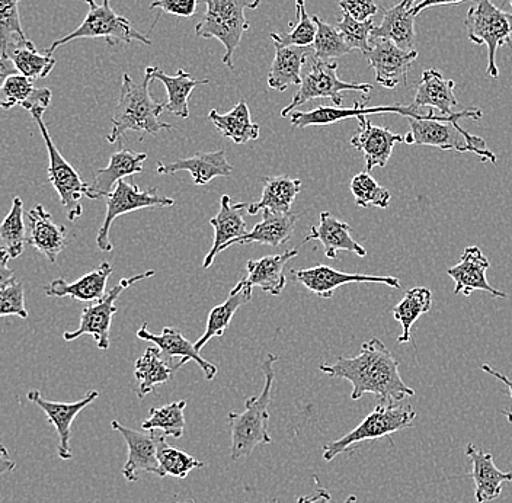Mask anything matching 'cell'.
Returning <instances> with one entry per match:
<instances>
[{"label":"cell","mask_w":512,"mask_h":503,"mask_svg":"<svg viewBox=\"0 0 512 503\" xmlns=\"http://www.w3.org/2000/svg\"><path fill=\"white\" fill-rule=\"evenodd\" d=\"M319 370L332 378H344L352 384V400L374 394L377 405H392L415 396L399 373V361L380 339L364 342L354 358L339 357L335 364H322Z\"/></svg>","instance_id":"6da1fadb"},{"label":"cell","mask_w":512,"mask_h":503,"mask_svg":"<svg viewBox=\"0 0 512 503\" xmlns=\"http://www.w3.org/2000/svg\"><path fill=\"white\" fill-rule=\"evenodd\" d=\"M482 117L479 108H469L454 112L450 117L434 114L428 118H408L411 130L403 136V143L438 147L441 150H454L459 153H475L482 162L496 163V156L489 150L485 140L473 136L460 124L463 118L480 120Z\"/></svg>","instance_id":"7a4b0ae2"},{"label":"cell","mask_w":512,"mask_h":503,"mask_svg":"<svg viewBox=\"0 0 512 503\" xmlns=\"http://www.w3.org/2000/svg\"><path fill=\"white\" fill-rule=\"evenodd\" d=\"M278 361L277 355L268 354L262 364L265 384L261 394L248 397L245 400V410L240 413L230 412L227 415L230 432H232L233 461L246 458L254 453L259 445L271 444L272 438L268 424H270V409L272 400V384L275 380L274 364Z\"/></svg>","instance_id":"3957f363"},{"label":"cell","mask_w":512,"mask_h":503,"mask_svg":"<svg viewBox=\"0 0 512 503\" xmlns=\"http://www.w3.org/2000/svg\"><path fill=\"white\" fill-rule=\"evenodd\" d=\"M152 80L149 75H146L142 82L136 83L128 73H124L120 99L112 117V130L108 136V143L120 142L128 131L158 136L160 131L174 130L171 124L160 121V114L165 111V104H159L150 95L149 85Z\"/></svg>","instance_id":"277c9868"},{"label":"cell","mask_w":512,"mask_h":503,"mask_svg":"<svg viewBox=\"0 0 512 503\" xmlns=\"http://www.w3.org/2000/svg\"><path fill=\"white\" fill-rule=\"evenodd\" d=\"M206 12L195 27L200 38H216L226 48L224 66L233 70V54L242 41L243 34L251 28L246 19V9H256L261 0H204Z\"/></svg>","instance_id":"5b68a950"},{"label":"cell","mask_w":512,"mask_h":503,"mask_svg":"<svg viewBox=\"0 0 512 503\" xmlns=\"http://www.w3.org/2000/svg\"><path fill=\"white\" fill-rule=\"evenodd\" d=\"M464 28L473 44L488 48L486 75L498 78L496 54L501 47H512V12L502 11L491 0H473L464 19Z\"/></svg>","instance_id":"8992f818"},{"label":"cell","mask_w":512,"mask_h":503,"mask_svg":"<svg viewBox=\"0 0 512 503\" xmlns=\"http://www.w3.org/2000/svg\"><path fill=\"white\" fill-rule=\"evenodd\" d=\"M416 419L415 409L409 403L377 405L376 409L363 419L357 428L352 429L339 440L328 442L323 447V460H334L339 454L347 453L351 447L364 441L380 440L390 437L402 429L411 428Z\"/></svg>","instance_id":"52a82bcc"},{"label":"cell","mask_w":512,"mask_h":503,"mask_svg":"<svg viewBox=\"0 0 512 503\" xmlns=\"http://www.w3.org/2000/svg\"><path fill=\"white\" fill-rule=\"evenodd\" d=\"M89 6L88 15L83 19L80 27L67 34L66 37L59 38L47 48V56H51L57 48L80 38H104L108 46H117V44L136 43L152 46V41L147 35L140 34L134 30L131 22L124 16L118 15L111 8L110 0H104L101 5L95 0H82Z\"/></svg>","instance_id":"ba28073f"},{"label":"cell","mask_w":512,"mask_h":503,"mask_svg":"<svg viewBox=\"0 0 512 503\" xmlns=\"http://www.w3.org/2000/svg\"><path fill=\"white\" fill-rule=\"evenodd\" d=\"M371 89L373 86L368 83H350L339 79L338 63L335 60L323 62V60L316 59L315 56L309 57L306 67L303 69L302 83L290 104L281 111V117L286 118L306 102L319 98L331 99L334 101L335 107H342V101H344L342 92L355 91L367 95Z\"/></svg>","instance_id":"9c48e42d"},{"label":"cell","mask_w":512,"mask_h":503,"mask_svg":"<svg viewBox=\"0 0 512 503\" xmlns=\"http://www.w3.org/2000/svg\"><path fill=\"white\" fill-rule=\"evenodd\" d=\"M43 115L40 112H34L31 117L34 118L41 134H43L44 143H46L48 159V181L51 182L57 194H59L60 203H62L64 210H66L67 219L76 221L82 216V197L88 191V184L83 181L79 172L63 158L62 153L57 149L53 139L48 133L46 124H44Z\"/></svg>","instance_id":"30bf717a"},{"label":"cell","mask_w":512,"mask_h":503,"mask_svg":"<svg viewBox=\"0 0 512 503\" xmlns=\"http://www.w3.org/2000/svg\"><path fill=\"white\" fill-rule=\"evenodd\" d=\"M174 204L175 201L172 198L159 194L158 188L143 191L126 179H121L114 191L107 197V214H105L104 223L96 236V246L102 252H111L114 249L110 232L112 223L117 217L143 210V208L172 207Z\"/></svg>","instance_id":"8fae6325"},{"label":"cell","mask_w":512,"mask_h":503,"mask_svg":"<svg viewBox=\"0 0 512 503\" xmlns=\"http://www.w3.org/2000/svg\"><path fill=\"white\" fill-rule=\"evenodd\" d=\"M153 275H155V271H147L143 272V274L134 275L131 278H123L120 283L112 287L110 291H107V294L101 300L95 301L94 304L83 309L82 315H80L79 328L73 332H64V341L72 342L80 338V336L91 335L95 339L96 346L102 349V351H107L110 348L112 316L117 313L115 301L131 285L153 277Z\"/></svg>","instance_id":"7c38bea8"},{"label":"cell","mask_w":512,"mask_h":503,"mask_svg":"<svg viewBox=\"0 0 512 503\" xmlns=\"http://www.w3.org/2000/svg\"><path fill=\"white\" fill-rule=\"evenodd\" d=\"M366 99L363 102H355L354 107H329V105H319L315 110L294 111L290 114L291 126L297 128H306L312 126H331L342 120L350 118L367 117L373 114H398L405 118H427L434 114L431 108H418L411 105H393V107H367Z\"/></svg>","instance_id":"4fadbf2b"},{"label":"cell","mask_w":512,"mask_h":503,"mask_svg":"<svg viewBox=\"0 0 512 503\" xmlns=\"http://www.w3.org/2000/svg\"><path fill=\"white\" fill-rule=\"evenodd\" d=\"M291 278L296 283L303 284L310 293L316 294L320 299H332L335 291L342 285L354 283L384 284L387 287L400 288L398 278L390 275H366V274H348V272L338 271L326 265H318L315 268L293 269L290 272Z\"/></svg>","instance_id":"5bb4252c"},{"label":"cell","mask_w":512,"mask_h":503,"mask_svg":"<svg viewBox=\"0 0 512 503\" xmlns=\"http://www.w3.org/2000/svg\"><path fill=\"white\" fill-rule=\"evenodd\" d=\"M137 338L158 346L160 355L171 365L174 373L184 367L187 362L195 361L203 370L206 380L211 381L217 376V371H219L217 365L211 364L206 358L201 357L194 344L188 341L178 329L163 328L162 333H152L149 331V325L143 323L142 328L137 331Z\"/></svg>","instance_id":"9a60e30c"},{"label":"cell","mask_w":512,"mask_h":503,"mask_svg":"<svg viewBox=\"0 0 512 503\" xmlns=\"http://www.w3.org/2000/svg\"><path fill=\"white\" fill-rule=\"evenodd\" d=\"M112 429L120 432L127 442L128 457L123 467V476L127 482L134 483L142 473H152L160 477L158 448L162 435L155 431L139 432L121 425L118 421L111 422Z\"/></svg>","instance_id":"2e32d148"},{"label":"cell","mask_w":512,"mask_h":503,"mask_svg":"<svg viewBox=\"0 0 512 503\" xmlns=\"http://www.w3.org/2000/svg\"><path fill=\"white\" fill-rule=\"evenodd\" d=\"M364 56L376 73V82L383 88L395 89L412 69V64L418 59V51L402 50L390 41L379 38L371 40L370 50Z\"/></svg>","instance_id":"e0dca14e"},{"label":"cell","mask_w":512,"mask_h":503,"mask_svg":"<svg viewBox=\"0 0 512 503\" xmlns=\"http://www.w3.org/2000/svg\"><path fill=\"white\" fill-rule=\"evenodd\" d=\"M28 400L38 406L44 413H46L48 421L56 428L57 435H59V447H57V454L60 460H72L73 454L70 450V438H72V425L73 421L78 418L83 409L88 408L91 403H94L99 397V392L92 390L86 394L83 399L78 402L64 403V402H51L43 397V394L38 390H31L27 394Z\"/></svg>","instance_id":"ac0fdd59"},{"label":"cell","mask_w":512,"mask_h":503,"mask_svg":"<svg viewBox=\"0 0 512 503\" xmlns=\"http://www.w3.org/2000/svg\"><path fill=\"white\" fill-rule=\"evenodd\" d=\"M491 268L489 259L478 246L464 249L459 264L447 269V275L454 281V294L472 296L473 291H486L496 299H507L508 294L496 290L488 283L486 272Z\"/></svg>","instance_id":"d6986e66"},{"label":"cell","mask_w":512,"mask_h":503,"mask_svg":"<svg viewBox=\"0 0 512 503\" xmlns=\"http://www.w3.org/2000/svg\"><path fill=\"white\" fill-rule=\"evenodd\" d=\"M358 131L352 136L351 146L360 150L366 160V172L374 168H386L392 158L393 147L403 143V136L389 128L374 126L367 117L357 118Z\"/></svg>","instance_id":"ffe728a7"},{"label":"cell","mask_w":512,"mask_h":503,"mask_svg":"<svg viewBox=\"0 0 512 503\" xmlns=\"http://www.w3.org/2000/svg\"><path fill=\"white\" fill-rule=\"evenodd\" d=\"M146 160L147 153L131 152L127 149L118 150L111 156L110 165L95 173L94 179L88 185L86 197L89 200L107 198L121 179L143 173V163Z\"/></svg>","instance_id":"44dd1931"},{"label":"cell","mask_w":512,"mask_h":503,"mask_svg":"<svg viewBox=\"0 0 512 503\" xmlns=\"http://www.w3.org/2000/svg\"><path fill=\"white\" fill-rule=\"evenodd\" d=\"M27 243L43 253L50 264H56L60 253L66 248V227L57 224L43 205H35L28 213Z\"/></svg>","instance_id":"7402d4cb"},{"label":"cell","mask_w":512,"mask_h":503,"mask_svg":"<svg viewBox=\"0 0 512 503\" xmlns=\"http://www.w3.org/2000/svg\"><path fill=\"white\" fill-rule=\"evenodd\" d=\"M466 456L472 461V472L467 476L475 482V499L478 503L495 501L501 496L502 485L512 482V472H501L495 466L492 453H485L475 444L466 447Z\"/></svg>","instance_id":"603a6c76"},{"label":"cell","mask_w":512,"mask_h":503,"mask_svg":"<svg viewBox=\"0 0 512 503\" xmlns=\"http://www.w3.org/2000/svg\"><path fill=\"white\" fill-rule=\"evenodd\" d=\"M248 207V203H233L229 195H223L220 200V211L216 217L210 220L214 229L213 246L204 258L203 268L208 269L213 265L214 259L220 252L226 251V246L232 240L239 239L248 233L245 220L240 211Z\"/></svg>","instance_id":"cb8c5ba5"},{"label":"cell","mask_w":512,"mask_h":503,"mask_svg":"<svg viewBox=\"0 0 512 503\" xmlns=\"http://www.w3.org/2000/svg\"><path fill=\"white\" fill-rule=\"evenodd\" d=\"M190 172L195 185H207L214 178H227L233 171L224 150L197 153L192 158L175 160L172 163H158L159 175H175Z\"/></svg>","instance_id":"d4e9b609"},{"label":"cell","mask_w":512,"mask_h":503,"mask_svg":"<svg viewBox=\"0 0 512 503\" xmlns=\"http://www.w3.org/2000/svg\"><path fill=\"white\" fill-rule=\"evenodd\" d=\"M350 224L336 219L334 214L323 211L320 213V223L318 227H312L310 235L306 236L303 243L309 240H319L325 249L326 258L335 259L339 251L355 253L360 258H366L367 251L354 240L351 235Z\"/></svg>","instance_id":"484cf974"},{"label":"cell","mask_w":512,"mask_h":503,"mask_svg":"<svg viewBox=\"0 0 512 503\" xmlns=\"http://www.w3.org/2000/svg\"><path fill=\"white\" fill-rule=\"evenodd\" d=\"M112 271L114 267L110 262H102L98 268L83 275L75 283H67L64 278H57L51 281L44 291L47 297H57V299L72 297L73 300L78 301H98L107 294L108 278Z\"/></svg>","instance_id":"4316f807"},{"label":"cell","mask_w":512,"mask_h":503,"mask_svg":"<svg viewBox=\"0 0 512 503\" xmlns=\"http://www.w3.org/2000/svg\"><path fill=\"white\" fill-rule=\"evenodd\" d=\"M297 220H299V214L293 213V211H290V213H272V211L265 210L262 220L256 224L252 232L246 233L245 236L239 237V239L232 240L226 246V249L233 245H251V243L280 248L293 236Z\"/></svg>","instance_id":"83f0119b"},{"label":"cell","mask_w":512,"mask_h":503,"mask_svg":"<svg viewBox=\"0 0 512 503\" xmlns=\"http://www.w3.org/2000/svg\"><path fill=\"white\" fill-rule=\"evenodd\" d=\"M51 98H53L51 89L34 88L32 80L16 73L9 76L0 89V110H11L15 105H19L30 114L34 112L44 114L50 107Z\"/></svg>","instance_id":"f1b7e54d"},{"label":"cell","mask_w":512,"mask_h":503,"mask_svg":"<svg viewBox=\"0 0 512 503\" xmlns=\"http://www.w3.org/2000/svg\"><path fill=\"white\" fill-rule=\"evenodd\" d=\"M297 255H299V248H294L280 253V255L264 256V258L249 261L246 265V269H248L246 283L252 287H259L272 296H280L287 284L284 268H286L287 262L296 258Z\"/></svg>","instance_id":"f546056e"},{"label":"cell","mask_w":512,"mask_h":503,"mask_svg":"<svg viewBox=\"0 0 512 503\" xmlns=\"http://www.w3.org/2000/svg\"><path fill=\"white\" fill-rule=\"evenodd\" d=\"M456 82L443 78L438 70L428 69L422 73L421 82L416 86V94L412 104L418 108H431L437 110L444 117L453 115L457 107V98L454 95Z\"/></svg>","instance_id":"4dcf8cb0"},{"label":"cell","mask_w":512,"mask_h":503,"mask_svg":"<svg viewBox=\"0 0 512 503\" xmlns=\"http://www.w3.org/2000/svg\"><path fill=\"white\" fill-rule=\"evenodd\" d=\"M146 75H149L153 80H160L165 85L166 94H168V101L165 104V111L175 117L185 118L190 117V108H188V98L195 88L198 86L208 85L210 80L203 79L197 80L192 78L190 73L185 72L184 69H179L176 75H166L159 67L149 66L146 67Z\"/></svg>","instance_id":"1f68e13d"},{"label":"cell","mask_w":512,"mask_h":503,"mask_svg":"<svg viewBox=\"0 0 512 503\" xmlns=\"http://www.w3.org/2000/svg\"><path fill=\"white\" fill-rule=\"evenodd\" d=\"M302 191V181L290 176H267L264 178L261 200L248 204L246 211L255 216L259 211H272V213H290L291 205Z\"/></svg>","instance_id":"d6a6232c"},{"label":"cell","mask_w":512,"mask_h":503,"mask_svg":"<svg viewBox=\"0 0 512 503\" xmlns=\"http://www.w3.org/2000/svg\"><path fill=\"white\" fill-rule=\"evenodd\" d=\"M277 48L274 62L268 73V86L274 91L284 92L291 85L302 83L304 66L310 57L312 47H281Z\"/></svg>","instance_id":"836d02e7"},{"label":"cell","mask_w":512,"mask_h":503,"mask_svg":"<svg viewBox=\"0 0 512 503\" xmlns=\"http://www.w3.org/2000/svg\"><path fill=\"white\" fill-rule=\"evenodd\" d=\"M252 285L246 283L245 280H240L236 287L233 288L230 296L220 306L214 307L211 310L210 315L207 319V328L204 335L195 342L194 346L198 352L204 348L210 342V339L217 338V336H223L229 328L230 322H232L233 316L240 307L245 306L252 299Z\"/></svg>","instance_id":"e575fe53"},{"label":"cell","mask_w":512,"mask_h":503,"mask_svg":"<svg viewBox=\"0 0 512 503\" xmlns=\"http://www.w3.org/2000/svg\"><path fill=\"white\" fill-rule=\"evenodd\" d=\"M415 16L405 3L399 2L393 8L384 11L383 21L371 31V40L390 41L402 50H415Z\"/></svg>","instance_id":"d590c367"},{"label":"cell","mask_w":512,"mask_h":503,"mask_svg":"<svg viewBox=\"0 0 512 503\" xmlns=\"http://www.w3.org/2000/svg\"><path fill=\"white\" fill-rule=\"evenodd\" d=\"M208 118L223 137L233 140L236 144H246L251 140H256L261 133V126L251 120V111L243 99L227 114L211 110Z\"/></svg>","instance_id":"8d00e7d4"},{"label":"cell","mask_w":512,"mask_h":503,"mask_svg":"<svg viewBox=\"0 0 512 503\" xmlns=\"http://www.w3.org/2000/svg\"><path fill=\"white\" fill-rule=\"evenodd\" d=\"M134 376L139 380L137 397L144 399L147 394L155 392L156 387L168 383L174 376L171 365L163 360L158 346H149L142 357L134 364Z\"/></svg>","instance_id":"74e56055"},{"label":"cell","mask_w":512,"mask_h":503,"mask_svg":"<svg viewBox=\"0 0 512 503\" xmlns=\"http://www.w3.org/2000/svg\"><path fill=\"white\" fill-rule=\"evenodd\" d=\"M432 307V293L427 287H414L406 291L405 297L393 309V317L402 326V335L399 336V344H408L411 341L412 326L416 320Z\"/></svg>","instance_id":"f35d334b"},{"label":"cell","mask_w":512,"mask_h":503,"mask_svg":"<svg viewBox=\"0 0 512 503\" xmlns=\"http://www.w3.org/2000/svg\"><path fill=\"white\" fill-rule=\"evenodd\" d=\"M9 59L15 64L16 70L19 75L25 76L30 80L46 79L54 66H56V59H53L47 54L38 53L32 41L27 40L12 48L8 54Z\"/></svg>","instance_id":"ab89813d"},{"label":"cell","mask_w":512,"mask_h":503,"mask_svg":"<svg viewBox=\"0 0 512 503\" xmlns=\"http://www.w3.org/2000/svg\"><path fill=\"white\" fill-rule=\"evenodd\" d=\"M185 408H187L185 400L168 403V405L160 406V408H152L149 412V418L142 422V428L144 431L159 429L165 437L179 440L184 435Z\"/></svg>","instance_id":"60d3db41"},{"label":"cell","mask_w":512,"mask_h":503,"mask_svg":"<svg viewBox=\"0 0 512 503\" xmlns=\"http://www.w3.org/2000/svg\"><path fill=\"white\" fill-rule=\"evenodd\" d=\"M166 438L168 437L162 434L158 448L160 473H162L160 477L172 476L185 479L192 470L203 469L206 466L203 461L197 460L185 451L171 447L166 442Z\"/></svg>","instance_id":"b9f144b4"},{"label":"cell","mask_w":512,"mask_h":503,"mask_svg":"<svg viewBox=\"0 0 512 503\" xmlns=\"http://www.w3.org/2000/svg\"><path fill=\"white\" fill-rule=\"evenodd\" d=\"M0 240L8 249L11 258H18L24 252L27 236H25L24 201L22 198L15 197L12 200L11 211L0 224Z\"/></svg>","instance_id":"7bdbcfd3"},{"label":"cell","mask_w":512,"mask_h":503,"mask_svg":"<svg viewBox=\"0 0 512 503\" xmlns=\"http://www.w3.org/2000/svg\"><path fill=\"white\" fill-rule=\"evenodd\" d=\"M21 0H0V56L8 57L9 51L27 41L19 16Z\"/></svg>","instance_id":"ee69618b"},{"label":"cell","mask_w":512,"mask_h":503,"mask_svg":"<svg viewBox=\"0 0 512 503\" xmlns=\"http://www.w3.org/2000/svg\"><path fill=\"white\" fill-rule=\"evenodd\" d=\"M296 3L297 24L293 31L287 34H277L272 32L270 35L271 40L274 41V46L281 47H312L315 43L316 27L313 16L310 18L306 11V0H294Z\"/></svg>","instance_id":"f6af8a7d"},{"label":"cell","mask_w":512,"mask_h":503,"mask_svg":"<svg viewBox=\"0 0 512 503\" xmlns=\"http://www.w3.org/2000/svg\"><path fill=\"white\" fill-rule=\"evenodd\" d=\"M313 21L318 27L315 43L312 46L316 59L331 62V60L339 59V57L351 53V48L345 44L344 38L336 30V27H332L328 22L320 19L318 15L313 16Z\"/></svg>","instance_id":"bcb514c9"},{"label":"cell","mask_w":512,"mask_h":503,"mask_svg":"<svg viewBox=\"0 0 512 503\" xmlns=\"http://www.w3.org/2000/svg\"><path fill=\"white\" fill-rule=\"evenodd\" d=\"M351 192L354 195L355 204L358 207H377L387 208L389 207L392 195L383 188L370 172H361L355 175L351 181Z\"/></svg>","instance_id":"7dc6e473"},{"label":"cell","mask_w":512,"mask_h":503,"mask_svg":"<svg viewBox=\"0 0 512 503\" xmlns=\"http://www.w3.org/2000/svg\"><path fill=\"white\" fill-rule=\"evenodd\" d=\"M373 19L360 22L357 19L351 18L350 15L342 16L341 21L336 24V30L344 38L345 44L351 48L352 51L360 50L361 53L366 54L371 46V31L374 30Z\"/></svg>","instance_id":"c3c4849f"},{"label":"cell","mask_w":512,"mask_h":503,"mask_svg":"<svg viewBox=\"0 0 512 503\" xmlns=\"http://www.w3.org/2000/svg\"><path fill=\"white\" fill-rule=\"evenodd\" d=\"M5 316H18L21 319L28 317L24 285L16 281L0 288V317Z\"/></svg>","instance_id":"681fc988"},{"label":"cell","mask_w":512,"mask_h":503,"mask_svg":"<svg viewBox=\"0 0 512 503\" xmlns=\"http://www.w3.org/2000/svg\"><path fill=\"white\" fill-rule=\"evenodd\" d=\"M198 0H153L149 9H159L165 14L191 18L197 12Z\"/></svg>","instance_id":"f907efd6"},{"label":"cell","mask_w":512,"mask_h":503,"mask_svg":"<svg viewBox=\"0 0 512 503\" xmlns=\"http://www.w3.org/2000/svg\"><path fill=\"white\" fill-rule=\"evenodd\" d=\"M339 8L345 15L360 22L368 21L379 12V6L374 0H339Z\"/></svg>","instance_id":"816d5d0a"},{"label":"cell","mask_w":512,"mask_h":503,"mask_svg":"<svg viewBox=\"0 0 512 503\" xmlns=\"http://www.w3.org/2000/svg\"><path fill=\"white\" fill-rule=\"evenodd\" d=\"M313 480L316 483V490L313 492V495L310 496H300L297 499V503H334L332 502V495L325 486H322V483L319 482L318 476H313ZM342 503H357V496L351 495L347 501Z\"/></svg>","instance_id":"f5cc1de1"},{"label":"cell","mask_w":512,"mask_h":503,"mask_svg":"<svg viewBox=\"0 0 512 503\" xmlns=\"http://www.w3.org/2000/svg\"><path fill=\"white\" fill-rule=\"evenodd\" d=\"M11 258L8 249L5 246H0V288L6 287V285L15 283L16 274L14 269L8 267V262Z\"/></svg>","instance_id":"db71d44e"},{"label":"cell","mask_w":512,"mask_h":503,"mask_svg":"<svg viewBox=\"0 0 512 503\" xmlns=\"http://www.w3.org/2000/svg\"><path fill=\"white\" fill-rule=\"evenodd\" d=\"M482 371H485L489 376L495 377L496 380L502 381V383L507 386L508 393H510V397L512 400V380L510 377L505 376V374L499 373L496 371L494 367H491L489 364H482ZM505 416H507L508 422L512 424V408L511 410H502Z\"/></svg>","instance_id":"11a10c76"},{"label":"cell","mask_w":512,"mask_h":503,"mask_svg":"<svg viewBox=\"0 0 512 503\" xmlns=\"http://www.w3.org/2000/svg\"><path fill=\"white\" fill-rule=\"evenodd\" d=\"M464 0H421V2L416 3L414 8L411 9V14L418 16L425 9L437 8V6H448V5H457V3H462Z\"/></svg>","instance_id":"9f6ffc18"},{"label":"cell","mask_w":512,"mask_h":503,"mask_svg":"<svg viewBox=\"0 0 512 503\" xmlns=\"http://www.w3.org/2000/svg\"><path fill=\"white\" fill-rule=\"evenodd\" d=\"M16 463L12 460L11 454H9L8 448L5 445L0 444V477L3 474L14 472ZM2 501V499H0Z\"/></svg>","instance_id":"6f0895ef"},{"label":"cell","mask_w":512,"mask_h":503,"mask_svg":"<svg viewBox=\"0 0 512 503\" xmlns=\"http://www.w3.org/2000/svg\"><path fill=\"white\" fill-rule=\"evenodd\" d=\"M16 73H18V70H16L12 60L9 59V57L0 56V89H2L6 79H8L9 76L16 75Z\"/></svg>","instance_id":"680465c9"},{"label":"cell","mask_w":512,"mask_h":503,"mask_svg":"<svg viewBox=\"0 0 512 503\" xmlns=\"http://www.w3.org/2000/svg\"><path fill=\"white\" fill-rule=\"evenodd\" d=\"M402 2L405 3V6L409 11H411V9L416 5V0H402Z\"/></svg>","instance_id":"91938a15"},{"label":"cell","mask_w":512,"mask_h":503,"mask_svg":"<svg viewBox=\"0 0 512 503\" xmlns=\"http://www.w3.org/2000/svg\"><path fill=\"white\" fill-rule=\"evenodd\" d=\"M184 503H195L194 501H187V502H184Z\"/></svg>","instance_id":"94428289"},{"label":"cell","mask_w":512,"mask_h":503,"mask_svg":"<svg viewBox=\"0 0 512 503\" xmlns=\"http://www.w3.org/2000/svg\"><path fill=\"white\" fill-rule=\"evenodd\" d=\"M510 5L512 6V0H510Z\"/></svg>","instance_id":"6125c7cd"}]
</instances>
